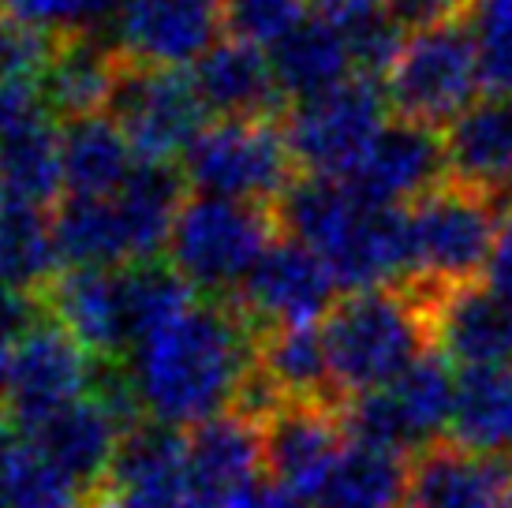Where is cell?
<instances>
[{
  "label": "cell",
  "mask_w": 512,
  "mask_h": 508,
  "mask_svg": "<svg viewBox=\"0 0 512 508\" xmlns=\"http://www.w3.org/2000/svg\"><path fill=\"white\" fill-rule=\"evenodd\" d=\"M385 90L374 86V79H344L326 94H314L307 101H296L281 124H285L288 146L296 154V165L314 176H341L348 180L359 157L370 150L389 120H385Z\"/></svg>",
  "instance_id": "ba28073f"
},
{
  "label": "cell",
  "mask_w": 512,
  "mask_h": 508,
  "mask_svg": "<svg viewBox=\"0 0 512 508\" xmlns=\"http://www.w3.org/2000/svg\"><path fill=\"white\" fill-rule=\"evenodd\" d=\"M412 508H512V452L438 438L408 456Z\"/></svg>",
  "instance_id": "9a60e30c"
},
{
  "label": "cell",
  "mask_w": 512,
  "mask_h": 508,
  "mask_svg": "<svg viewBox=\"0 0 512 508\" xmlns=\"http://www.w3.org/2000/svg\"><path fill=\"white\" fill-rule=\"evenodd\" d=\"M53 243L64 269L139 266L128 217L116 195H68L53 210Z\"/></svg>",
  "instance_id": "d4e9b609"
},
{
  "label": "cell",
  "mask_w": 512,
  "mask_h": 508,
  "mask_svg": "<svg viewBox=\"0 0 512 508\" xmlns=\"http://www.w3.org/2000/svg\"><path fill=\"white\" fill-rule=\"evenodd\" d=\"M498 202H501V213H505V217H512V187L505 191V195H498Z\"/></svg>",
  "instance_id": "ee69618b"
},
{
  "label": "cell",
  "mask_w": 512,
  "mask_h": 508,
  "mask_svg": "<svg viewBox=\"0 0 512 508\" xmlns=\"http://www.w3.org/2000/svg\"><path fill=\"white\" fill-rule=\"evenodd\" d=\"M449 180L498 202L512 187V94L471 101L445 131Z\"/></svg>",
  "instance_id": "7402d4cb"
},
{
  "label": "cell",
  "mask_w": 512,
  "mask_h": 508,
  "mask_svg": "<svg viewBox=\"0 0 512 508\" xmlns=\"http://www.w3.org/2000/svg\"><path fill=\"white\" fill-rule=\"evenodd\" d=\"M94 378H98V359L45 311L42 322L15 344L12 385L4 404L8 419L19 426V434H27L49 415L90 396Z\"/></svg>",
  "instance_id": "8fae6325"
},
{
  "label": "cell",
  "mask_w": 512,
  "mask_h": 508,
  "mask_svg": "<svg viewBox=\"0 0 512 508\" xmlns=\"http://www.w3.org/2000/svg\"><path fill=\"white\" fill-rule=\"evenodd\" d=\"M322 340L333 381L344 400H352L397 381L427 355V348H434L430 307L408 284L359 288L329 307Z\"/></svg>",
  "instance_id": "7a4b0ae2"
},
{
  "label": "cell",
  "mask_w": 512,
  "mask_h": 508,
  "mask_svg": "<svg viewBox=\"0 0 512 508\" xmlns=\"http://www.w3.org/2000/svg\"><path fill=\"white\" fill-rule=\"evenodd\" d=\"M281 120H214L184 154V176L202 195L273 206L296 180Z\"/></svg>",
  "instance_id": "5b68a950"
},
{
  "label": "cell",
  "mask_w": 512,
  "mask_h": 508,
  "mask_svg": "<svg viewBox=\"0 0 512 508\" xmlns=\"http://www.w3.org/2000/svg\"><path fill=\"white\" fill-rule=\"evenodd\" d=\"M128 281V307H131V333L135 344L146 340L154 329L169 325L176 314H184L195 303V288L169 266V262H139L124 266ZM135 352V348H131Z\"/></svg>",
  "instance_id": "e575fe53"
},
{
  "label": "cell",
  "mask_w": 512,
  "mask_h": 508,
  "mask_svg": "<svg viewBox=\"0 0 512 508\" xmlns=\"http://www.w3.org/2000/svg\"><path fill=\"white\" fill-rule=\"evenodd\" d=\"M109 113L124 127L135 154L146 161H172L176 154H187L191 142L202 135L206 105L191 75H180L176 68L135 64L124 57Z\"/></svg>",
  "instance_id": "9c48e42d"
},
{
  "label": "cell",
  "mask_w": 512,
  "mask_h": 508,
  "mask_svg": "<svg viewBox=\"0 0 512 508\" xmlns=\"http://www.w3.org/2000/svg\"><path fill=\"white\" fill-rule=\"evenodd\" d=\"M337 284V273L318 251L296 240H277L228 296L262 337L270 329L314 325V318H326Z\"/></svg>",
  "instance_id": "7c38bea8"
},
{
  "label": "cell",
  "mask_w": 512,
  "mask_h": 508,
  "mask_svg": "<svg viewBox=\"0 0 512 508\" xmlns=\"http://www.w3.org/2000/svg\"><path fill=\"white\" fill-rule=\"evenodd\" d=\"M49 318H57L101 363H124L135 348L124 269H60L42 292Z\"/></svg>",
  "instance_id": "2e32d148"
},
{
  "label": "cell",
  "mask_w": 512,
  "mask_h": 508,
  "mask_svg": "<svg viewBox=\"0 0 512 508\" xmlns=\"http://www.w3.org/2000/svg\"><path fill=\"white\" fill-rule=\"evenodd\" d=\"M221 0H124L116 12L120 57L150 68H184L217 45Z\"/></svg>",
  "instance_id": "5bb4252c"
},
{
  "label": "cell",
  "mask_w": 512,
  "mask_h": 508,
  "mask_svg": "<svg viewBox=\"0 0 512 508\" xmlns=\"http://www.w3.org/2000/svg\"><path fill=\"white\" fill-rule=\"evenodd\" d=\"M311 12L322 15L348 45L352 68L367 79L389 75L393 60L404 49L400 23L385 8V0H311Z\"/></svg>",
  "instance_id": "d6a6232c"
},
{
  "label": "cell",
  "mask_w": 512,
  "mask_h": 508,
  "mask_svg": "<svg viewBox=\"0 0 512 508\" xmlns=\"http://www.w3.org/2000/svg\"><path fill=\"white\" fill-rule=\"evenodd\" d=\"M53 217L38 206L0 195V288L42 296L60 269Z\"/></svg>",
  "instance_id": "f1b7e54d"
},
{
  "label": "cell",
  "mask_w": 512,
  "mask_h": 508,
  "mask_svg": "<svg viewBox=\"0 0 512 508\" xmlns=\"http://www.w3.org/2000/svg\"><path fill=\"white\" fill-rule=\"evenodd\" d=\"M45 116L49 113H45L38 79H0V142Z\"/></svg>",
  "instance_id": "f35d334b"
},
{
  "label": "cell",
  "mask_w": 512,
  "mask_h": 508,
  "mask_svg": "<svg viewBox=\"0 0 512 508\" xmlns=\"http://www.w3.org/2000/svg\"><path fill=\"white\" fill-rule=\"evenodd\" d=\"M318 254L344 288H382L408 269V213L370 202L352 187V202L333 225Z\"/></svg>",
  "instance_id": "ac0fdd59"
},
{
  "label": "cell",
  "mask_w": 512,
  "mask_h": 508,
  "mask_svg": "<svg viewBox=\"0 0 512 508\" xmlns=\"http://www.w3.org/2000/svg\"><path fill=\"white\" fill-rule=\"evenodd\" d=\"M90 508H105V505H98V501H94V505H90Z\"/></svg>",
  "instance_id": "f6af8a7d"
},
{
  "label": "cell",
  "mask_w": 512,
  "mask_h": 508,
  "mask_svg": "<svg viewBox=\"0 0 512 508\" xmlns=\"http://www.w3.org/2000/svg\"><path fill=\"white\" fill-rule=\"evenodd\" d=\"M453 438L486 452H512V367H479L456 378Z\"/></svg>",
  "instance_id": "f546056e"
},
{
  "label": "cell",
  "mask_w": 512,
  "mask_h": 508,
  "mask_svg": "<svg viewBox=\"0 0 512 508\" xmlns=\"http://www.w3.org/2000/svg\"><path fill=\"white\" fill-rule=\"evenodd\" d=\"M483 86L479 45L468 23H445L412 34L385 75V98L400 120L441 127L453 124Z\"/></svg>",
  "instance_id": "8992f818"
},
{
  "label": "cell",
  "mask_w": 512,
  "mask_h": 508,
  "mask_svg": "<svg viewBox=\"0 0 512 508\" xmlns=\"http://www.w3.org/2000/svg\"><path fill=\"white\" fill-rule=\"evenodd\" d=\"M449 180L445 165V131L412 120H393L378 131L370 150L359 157L348 184L382 206H412Z\"/></svg>",
  "instance_id": "e0dca14e"
},
{
  "label": "cell",
  "mask_w": 512,
  "mask_h": 508,
  "mask_svg": "<svg viewBox=\"0 0 512 508\" xmlns=\"http://www.w3.org/2000/svg\"><path fill=\"white\" fill-rule=\"evenodd\" d=\"M281 236L273 206L221 195H191L176 213L169 266L206 296H228Z\"/></svg>",
  "instance_id": "3957f363"
},
{
  "label": "cell",
  "mask_w": 512,
  "mask_h": 508,
  "mask_svg": "<svg viewBox=\"0 0 512 508\" xmlns=\"http://www.w3.org/2000/svg\"><path fill=\"white\" fill-rule=\"evenodd\" d=\"M105 508H221L187 464V434L143 419L120 441L113 475L94 497Z\"/></svg>",
  "instance_id": "30bf717a"
},
{
  "label": "cell",
  "mask_w": 512,
  "mask_h": 508,
  "mask_svg": "<svg viewBox=\"0 0 512 508\" xmlns=\"http://www.w3.org/2000/svg\"><path fill=\"white\" fill-rule=\"evenodd\" d=\"M479 75L490 94H512V8L509 12H475Z\"/></svg>",
  "instance_id": "74e56055"
},
{
  "label": "cell",
  "mask_w": 512,
  "mask_h": 508,
  "mask_svg": "<svg viewBox=\"0 0 512 508\" xmlns=\"http://www.w3.org/2000/svg\"><path fill=\"white\" fill-rule=\"evenodd\" d=\"M124 434H128V426L90 393L68 404L64 411H57V415H49L45 423L27 430L23 438L42 456H49L60 471H68L86 494L98 497L109 475H113Z\"/></svg>",
  "instance_id": "44dd1931"
},
{
  "label": "cell",
  "mask_w": 512,
  "mask_h": 508,
  "mask_svg": "<svg viewBox=\"0 0 512 508\" xmlns=\"http://www.w3.org/2000/svg\"><path fill=\"white\" fill-rule=\"evenodd\" d=\"M400 27L408 30H434L445 23H468L475 15V0H385Z\"/></svg>",
  "instance_id": "ab89813d"
},
{
  "label": "cell",
  "mask_w": 512,
  "mask_h": 508,
  "mask_svg": "<svg viewBox=\"0 0 512 508\" xmlns=\"http://www.w3.org/2000/svg\"><path fill=\"white\" fill-rule=\"evenodd\" d=\"M15 344H19V340H12V337H4V333H0V408L8 404V385H12Z\"/></svg>",
  "instance_id": "7bdbcfd3"
},
{
  "label": "cell",
  "mask_w": 512,
  "mask_h": 508,
  "mask_svg": "<svg viewBox=\"0 0 512 508\" xmlns=\"http://www.w3.org/2000/svg\"><path fill=\"white\" fill-rule=\"evenodd\" d=\"M486 281H490V292H498L505 303H512V217L501 221L498 243H494L490 266H486Z\"/></svg>",
  "instance_id": "60d3db41"
},
{
  "label": "cell",
  "mask_w": 512,
  "mask_h": 508,
  "mask_svg": "<svg viewBox=\"0 0 512 508\" xmlns=\"http://www.w3.org/2000/svg\"><path fill=\"white\" fill-rule=\"evenodd\" d=\"M232 508H311V505H307L299 494L285 490V486H277L273 479H258L236 497V505Z\"/></svg>",
  "instance_id": "b9f144b4"
},
{
  "label": "cell",
  "mask_w": 512,
  "mask_h": 508,
  "mask_svg": "<svg viewBox=\"0 0 512 508\" xmlns=\"http://www.w3.org/2000/svg\"><path fill=\"white\" fill-rule=\"evenodd\" d=\"M456 378L445 355H423L397 381L344 404V430L356 445L412 456L453 423Z\"/></svg>",
  "instance_id": "52a82bcc"
},
{
  "label": "cell",
  "mask_w": 512,
  "mask_h": 508,
  "mask_svg": "<svg viewBox=\"0 0 512 508\" xmlns=\"http://www.w3.org/2000/svg\"><path fill=\"white\" fill-rule=\"evenodd\" d=\"M270 60L288 101H307L314 94H326L333 86H341L352 71V57H348V45L341 42V34L314 12L299 27L288 30L281 42L270 45Z\"/></svg>",
  "instance_id": "83f0119b"
},
{
  "label": "cell",
  "mask_w": 512,
  "mask_h": 508,
  "mask_svg": "<svg viewBox=\"0 0 512 508\" xmlns=\"http://www.w3.org/2000/svg\"><path fill=\"white\" fill-rule=\"evenodd\" d=\"M53 45L57 34H45L0 8V79H38Z\"/></svg>",
  "instance_id": "8d00e7d4"
},
{
  "label": "cell",
  "mask_w": 512,
  "mask_h": 508,
  "mask_svg": "<svg viewBox=\"0 0 512 508\" xmlns=\"http://www.w3.org/2000/svg\"><path fill=\"white\" fill-rule=\"evenodd\" d=\"M255 363L288 404L292 400L344 404V393L337 389L333 370H329L322 329H314V325H288V329L262 333L255 348Z\"/></svg>",
  "instance_id": "4316f807"
},
{
  "label": "cell",
  "mask_w": 512,
  "mask_h": 508,
  "mask_svg": "<svg viewBox=\"0 0 512 508\" xmlns=\"http://www.w3.org/2000/svg\"><path fill=\"white\" fill-rule=\"evenodd\" d=\"M348 404V400H344ZM344 404L292 400L262 423V464L277 486L314 501L344 456Z\"/></svg>",
  "instance_id": "4fadbf2b"
},
{
  "label": "cell",
  "mask_w": 512,
  "mask_h": 508,
  "mask_svg": "<svg viewBox=\"0 0 512 508\" xmlns=\"http://www.w3.org/2000/svg\"><path fill=\"white\" fill-rule=\"evenodd\" d=\"M120 49L94 38V30H72L57 34V45L49 53V64L38 75L45 113L68 120L101 116L109 109L120 75Z\"/></svg>",
  "instance_id": "603a6c76"
},
{
  "label": "cell",
  "mask_w": 512,
  "mask_h": 508,
  "mask_svg": "<svg viewBox=\"0 0 512 508\" xmlns=\"http://www.w3.org/2000/svg\"><path fill=\"white\" fill-rule=\"evenodd\" d=\"M60 157H64V187L72 195H116L128 184L139 154L124 127L113 116H83L60 127Z\"/></svg>",
  "instance_id": "484cf974"
},
{
  "label": "cell",
  "mask_w": 512,
  "mask_h": 508,
  "mask_svg": "<svg viewBox=\"0 0 512 508\" xmlns=\"http://www.w3.org/2000/svg\"><path fill=\"white\" fill-rule=\"evenodd\" d=\"M191 83L217 120H281L288 94L262 45L225 38L195 60Z\"/></svg>",
  "instance_id": "ffe728a7"
},
{
  "label": "cell",
  "mask_w": 512,
  "mask_h": 508,
  "mask_svg": "<svg viewBox=\"0 0 512 508\" xmlns=\"http://www.w3.org/2000/svg\"><path fill=\"white\" fill-rule=\"evenodd\" d=\"M400 497H408V460L352 441L314 508H397Z\"/></svg>",
  "instance_id": "1f68e13d"
},
{
  "label": "cell",
  "mask_w": 512,
  "mask_h": 508,
  "mask_svg": "<svg viewBox=\"0 0 512 508\" xmlns=\"http://www.w3.org/2000/svg\"><path fill=\"white\" fill-rule=\"evenodd\" d=\"M64 187L60 131L49 116L0 142V195L27 206H53Z\"/></svg>",
  "instance_id": "4dcf8cb0"
},
{
  "label": "cell",
  "mask_w": 512,
  "mask_h": 508,
  "mask_svg": "<svg viewBox=\"0 0 512 508\" xmlns=\"http://www.w3.org/2000/svg\"><path fill=\"white\" fill-rule=\"evenodd\" d=\"M258 333L232 296L195 299L128 355V374L146 419L199 426L236 404L255 367Z\"/></svg>",
  "instance_id": "6da1fadb"
},
{
  "label": "cell",
  "mask_w": 512,
  "mask_h": 508,
  "mask_svg": "<svg viewBox=\"0 0 512 508\" xmlns=\"http://www.w3.org/2000/svg\"><path fill=\"white\" fill-rule=\"evenodd\" d=\"M498 202L445 180L408 210V281L415 292L479 284L498 243Z\"/></svg>",
  "instance_id": "277c9868"
},
{
  "label": "cell",
  "mask_w": 512,
  "mask_h": 508,
  "mask_svg": "<svg viewBox=\"0 0 512 508\" xmlns=\"http://www.w3.org/2000/svg\"><path fill=\"white\" fill-rule=\"evenodd\" d=\"M94 497L49 456L19 438L0 460V508H90Z\"/></svg>",
  "instance_id": "836d02e7"
},
{
  "label": "cell",
  "mask_w": 512,
  "mask_h": 508,
  "mask_svg": "<svg viewBox=\"0 0 512 508\" xmlns=\"http://www.w3.org/2000/svg\"><path fill=\"white\" fill-rule=\"evenodd\" d=\"M187 464L199 486L221 508H232L236 497L258 482L262 471V426L240 411H225L187 434Z\"/></svg>",
  "instance_id": "cb8c5ba5"
},
{
  "label": "cell",
  "mask_w": 512,
  "mask_h": 508,
  "mask_svg": "<svg viewBox=\"0 0 512 508\" xmlns=\"http://www.w3.org/2000/svg\"><path fill=\"white\" fill-rule=\"evenodd\" d=\"M415 296L427 299L430 337L449 363H460L464 370L512 367V303H505L498 292L483 284H460L449 292Z\"/></svg>",
  "instance_id": "d6986e66"
},
{
  "label": "cell",
  "mask_w": 512,
  "mask_h": 508,
  "mask_svg": "<svg viewBox=\"0 0 512 508\" xmlns=\"http://www.w3.org/2000/svg\"><path fill=\"white\" fill-rule=\"evenodd\" d=\"M232 38L255 45H277L288 30L311 15V0H221Z\"/></svg>",
  "instance_id": "d590c367"
}]
</instances>
